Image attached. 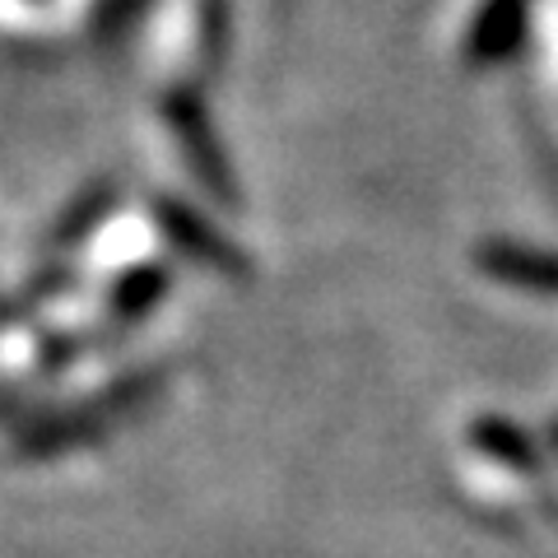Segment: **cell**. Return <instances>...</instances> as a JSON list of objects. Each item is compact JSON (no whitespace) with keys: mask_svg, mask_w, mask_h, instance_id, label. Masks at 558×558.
<instances>
[{"mask_svg":"<svg viewBox=\"0 0 558 558\" xmlns=\"http://www.w3.org/2000/svg\"><path fill=\"white\" fill-rule=\"evenodd\" d=\"M526 5L531 0H488L475 24V57L484 61L508 57L521 38V24H526Z\"/></svg>","mask_w":558,"mask_h":558,"instance_id":"cell-1","label":"cell"},{"mask_svg":"<svg viewBox=\"0 0 558 558\" xmlns=\"http://www.w3.org/2000/svg\"><path fill=\"white\" fill-rule=\"evenodd\" d=\"M172 121H178L182 140L191 145V154H196V168H201V178H205L209 186H215V191H229V172H219L215 163H209V135H205V121H201L196 98H186V102H172Z\"/></svg>","mask_w":558,"mask_h":558,"instance_id":"cell-2","label":"cell"},{"mask_svg":"<svg viewBox=\"0 0 558 558\" xmlns=\"http://www.w3.org/2000/svg\"><path fill=\"white\" fill-rule=\"evenodd\" d=\"M488 270L502 275V279H517V284H558V260H545L539 266L535 256H521V252H494L488 256Z\"/></svg>","mask_w":558,"mask_h":558,"instance_id":"cell-4","label":"cell"},{"mask_svg":"<svg viewBox=\"0 0 558 558\" xmlns=\"http://www.w3.org/2000/svg\"><path fill=\"white\" fill-rule=\"evenodd\" d=\"M159 209H163V219H168L163 229H168L172 238H178L182 247L191 242V247H201L205 256H215V260H209V266H229V270L238 266V252L229 247V242H223V247H219V238H209L205 229H196V223H201L196 215H186V209H178V205H159Z\"/></svg>","mask_w":558,"mask_h":558,"instance_id":"cell-3","label":"cell"}]
</instances>
